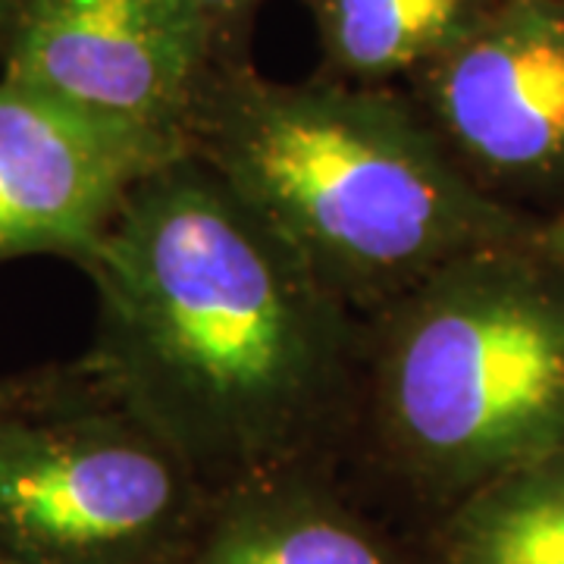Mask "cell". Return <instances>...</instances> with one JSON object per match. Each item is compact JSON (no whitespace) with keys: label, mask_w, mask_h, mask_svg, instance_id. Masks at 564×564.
I'll return each mask as SVG.
<instances>
[{"label":"cell","mask_w":564,"mask_h":564,"mask_svg":"<svg viewBox=\"0 0 564 564\" xmlns=\"http://www.w3.org/2000/svg\"><path fill=\"white\" fill-rule=\"evenodd\" d=\"M85 389H91V380L85 377L82 364L73 367H51L39 373H17V377H0V421L20 411L44 408V404L73 399Z\"/></svg>","instance_id":"11"},{"label":"cell","mask_w":564,"mask_h":564,"mask_svg":"<svg viewBox=\"0 0 564 564\" xmlns=\"http://www.w3.org/2000/svg\"><path fill=\"white\" fill-rule=\"evenodd\" d=\"M188 154L311 273L370 317L464 254L530 242L540 223L484 195L395 85L276 82L223 69Z\"/></svg>","instance_id":"2"},{"label":"cell","mask_w":564,"mask_h":564,"mask_svg":"<svg viewBox=\"0 0 564 564\" xmlns=\"http://www.w3.org/2000/svg\"><path fill=\"white\" fill-rule=\"evenodd\" d=\"M229 66L185 0H0V76L173 154Z\"/></svg>","instance_id":"5"},{"label":"cell","mask_w":564,"mask_h":564,"mask_svg":"<svg viewBox=\"0 0 564 564\" xmlns=\"http://www.w3.org/2000/svg\"><path fill=\"white\" fill-rule=\"evenodd\" d=\"M207 499L176 452L95 386L0 421V558L176 564Z\"/></svg>","instance_id":"4"},{"label":"cell","mask_w":564,"mask_h":564,"mask_svg":"<svg viewBox=\"0 0 564 564\" xmlns=\"http://www.w3.org/2000/svg\"><path fill=\"white\" fill-rule=\"evenodd\" d=\"M536 245L543 248L545 258L564 273V214L540 223V229H536Z\"/></svg>","instance_id":"13"},{"label":"cell","mask_w":564,"mask_h":564,"mask_svg":"<svg viewBox=\"0 0 564 564\" xmlns=\"http://www.w3.org/2000/svg\"><path fill=\"white\" fill-rule=\"evenodd\" d=\"M317 464L210 492L176 564H399L336 496Z\"/></svg>","instance_id":"8"},{"label":"cell","mask_w":564,"mask_h":564,"mask_svg":"<svg viewBox=\"0 0 564 564\" xmlns=\"http://www.w3.org/2000/svg\"><path fill=\"white\" fill-rule=\"evenodd\" d=\"M0 564H20V562H10V558H0Z\"/></svg>","instance_id":"14"},{"label":"cell","mask_w":564,"mask_h":564,"mask_svg":"<svg viewBox=\"0 0 564 564\" xmlns=\"http://www.w3.org/2000/svg\"><path fill=\"white\" fill-rule=\"evenodd\" d=\"M185 158L0 76V263L88 261L129 192Z\"/></svg>","instance_id":"7"},{"label":"cell","mask_w":564,"mask_h":564,"mask_svg":"<svg viewBox=\"0 0 564 564\" xmlns=\"http://www.w3.org/2000/svg\"><path fill=\"white\" fill-rule=\"evenodd\" d=\"M82 270L85 377L210 492L355 440L367 317L198 158L148 173Z\"/></svg>","instance_id":"1"},{"label":"cell","mask_w":564,"mask_h":564,"mask_svg":"<svg viewBox=\"0 0 564 564\" xmlns=\"http://www.w3.org/2000/svg\"><path fill=\"white\" fill-rule=\"evenodd\" d=\"M321 73L348 85H392L445 54L492 0H302Z\"/></svg>","instance_id":"9"},{"label":"cell","mask_w":564,"mask_h":564,"mask_svg":"<svg viewBox=\"0 0 564 564\" xmlns=\"http://www.w3.org/2000/svg\"><path fill=\"white\" fill-rule=\"evenodd\" d=\"M185 3L210 25L229 61H251V29L263 0H185Z\"/></svg>","instance_id":"12"},{"label":"cell","mask_w":564,"mask_h":564,"mask_svg":"<svg viewBox=\"0 0 564 564\" xmlns=\"http://www.w3.org/2000/svg\"><path fill=\"white\" fill-rule=\"evenodd\" d=\"M445 564H564V452L452 505Z\"/></svg>","instance_id":"10"},{"label":"cell","mask_w":564,"mask_h":564,"mask_svg":"<svg viewBox=\"0 0 564 564\" xmlns=\"http://www.w3.org/2000/svg\"><path fill=\"white\" fill-rule=\"evenodd\" d=\"M355 436L448 508L564 452V273L536 236L464 254L367 317Z\"/></svg>","instance_id":"3"},{"label":"cell","mask_w":564,"mask_h":564,"mask_svg":"<svg viewBox=\"0 0 564 564\" xmlns=\"http://www.w3.org/2000/svg\"><path fill=\"white\" fill-rule=\"evenodd\" d=\"M408 95L484 195L533 223L564 214V0H492Z\"/></svg>","instance_id":"6"}]
</instances>
